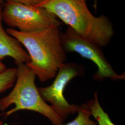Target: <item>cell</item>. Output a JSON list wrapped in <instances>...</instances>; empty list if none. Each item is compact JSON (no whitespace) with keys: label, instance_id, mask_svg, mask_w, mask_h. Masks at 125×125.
<instances>
[{"label":"cell","instance_id":"6da1fadb","mask_svg":"<svg viewBox=\"0 0 125 125\" xmlns=\"http://www.w3.org/2000/svg\"><path fill=\"white\" fill-rule=\"evenodd\" d=\"M59 27L52 25L30 32L12 28L6 30L27 49L30 61L26 64L41 83L54 78L67 60L60 40Z\"/></svg>","mask_w":125,"mask_h":125},{"label":"cell","instance_id":"9a60e30c","mask_svg":"<svg viewBox=\"0 0 125 125\" xmlns=\"http://www.w3.org/2000/svg\"><path fill=\"white\" fill-rule=\"evenodd\" d=\"M5 0H0V4L4 3V1Z\"/></svg>","mask_w":125,"mask_h":125},{"label":"cell","instance_id":"3957f363","mask_svg":"<svg viewBox=\"0 0 125 125\" xmlns=\"http://www.w3.org/2000/svg\"><path fill=\"white\" fill-rule=\"evenodd\" d=\"M17 75L14 86L8 95L0 100V110L4 111L5 118L21 110L38 113L46 117L52 125H62L64 121L42 98L35 84L36 75L26 63L17 65Z\"/></svg>","mask_w":125,"mask_h":125},{"label":"cell","instance_id":"4fadbf2b","mask_svg":"<svg viewBox=\"0 0 125 125\" xmlns=\"http://www.w3.org/2000/svg\"><path fill=\"white\" fill-rule=\"evenodd\" d=\"M0 125H8V124H4V123H3L1 121H0Z\"/></svg>","mask_w":125,"mask_h":125},{"label":"cell","instance_id":"7a4b0ae2","mask_svg":"<svg viewBox=\"0 0 125 125\" xmlns=\"http://www.w3.org/2000/svg\"><path fill=\"white\" fill-rule=\"evenodd\" d=\"M35 6L46 9L81 36L101 47L108 45L114 34L110 19L105 15L94 16L86 0H45Z\"/></svg>","mask_w":125,"mask_h":125},{"label":"cell","instance_id":"8fae6325","mask_svg":"<svg viewBox=\"0 0 125 125\" xmlns=\"http://www.w3.org/2000/svg\"><path fill=\"white\" fill-rule=\"evenodd\" d=\"M45 0H5L14 2L21 3L23 4L31 6H37L44 1Z\"/></svg>","mask_w":125,"mask_h":125},{"label":"cell","instance_id":"5bb4252c","mask_svg":"<svg viewBox=\"0 0 125 125\" xmlns=\"http://www.w3.org/2000/svg\"><path fill=\"white\" fill-rule=\"evenodd\" d=\"M96 2H97V0H95V2H94V8H96Z\"/></svg>","mask_w":125,"mask_h":125},{"label":"cell","instance_id":"9c48e42d","mask_svg":"<svg viewBox=\"0 0 125 125\" xmlns=\"http://www.w3.org/2000/svg\"><path fill=\"white\" fill-rule=\"evenodd\" d=\"M77 113V115L73 121L62 125H97L96 122L90 118L91 114L86 104L79 105Z\"/></svg>","mask_w":125,"mask_h":125},{"label":"cell","instance_id":"5b68a950","mask_svg":"<svg viewBox=\"0 0 125 125\" xmlns=\"http://www.w3.org/2000/svg\"><path fill=\"white\" fill-rule=\"evenodd\" d=\"M60 38L65 53L76 52L96 65L97 70L94 75V80L101 81L106 78L113 81L125 79V75H119L114 71L100 46L86 40L70 27H68L65 32H60Z\"/></svg>","mask_w":125,"mask_h":125},{"label":"cell","instance_id":"30bf717a","mask_svg":"<svg viewBox=\"0 0 125 125\" xmlns=\"http://www.w3.org/2000/svg\"><path fill=\"white\" fill-rule=\"evenodd\" d=\"M17 69L15 68L7 69L0 73V94L13 86L16 79Z\"/></svg>","mask_w":125,"mask_h":125},{"label":"cell","instance_id":"52a82bcc","mask_svg":"<svg viewBox=\"0 0 125 125\" xmlns=\"http://www.w3.org/2000/svg\"><path fill=\"white\" fill-rule=\"evenodd\" d=\"M3 4H0V61L6 57L13 58L16 65L26 63L30 57L20 42L11 36L2 26V9Z\"/></svg>","mask_w":125,"mask_h":125},{"label":"cell","instance_id":"ba28073f","mask_svg":"<svg viewBox=\"0 0 125 125\" xmlns=\"http://www.w3.org/2000/svg\"><path fill=\"white\" fill-rule=\"evenodd\" d=\"M94 98L89 100L86 104L89 108L91 115L97 121V125H115L102 107L99 102L97 93H94Z\"/></svg>","mask_w":125,"mask_h":125},{"label":"cell","instance_id":"277c9868","mask_svg":"<svg viewBox=\"0 0 125 125\" xmlns=\"http://www.w3.org/2000/svg\"><path fill=\"white\" fill-rule=\"evenodd\" d=\"M2 20L9 27L26 32L38 31L61 22L53 14L43 8L6 1Z\"/></svg>","mask_w":125,"mask_h":125},{"label":"cell","instance_id":"8992f818","mask_svg":"<svg viewBox=\"0 0 125 125\" xmlns=\"http://www.w3.org/2000/svg\"><path fill=\"white\" fill-rule=\"evenodd\" d=\"M84 67L74 62H65L58 69L55 79L51 85L38 88L41 96L63 121L71 114L77 112L79 105L71 104L64 96V90L69 82L77 76H82Z\"/></svg>","mask_w":125,"mask_h":125},{"label":"cell","instance_id":"7c38bea8","mask_svg":"<svg viewBox=\"0 0 125 125\" xmlns=\"http://www.w3.org/2000/svg\"><path fill=\"white\" fill-rule=\"evenodd\" d=\"M7 69V68L6 67V66L1 61H0V73L4 72Z\"/></svg>","mask_w":125,"mask_h":125}]
</instances>
